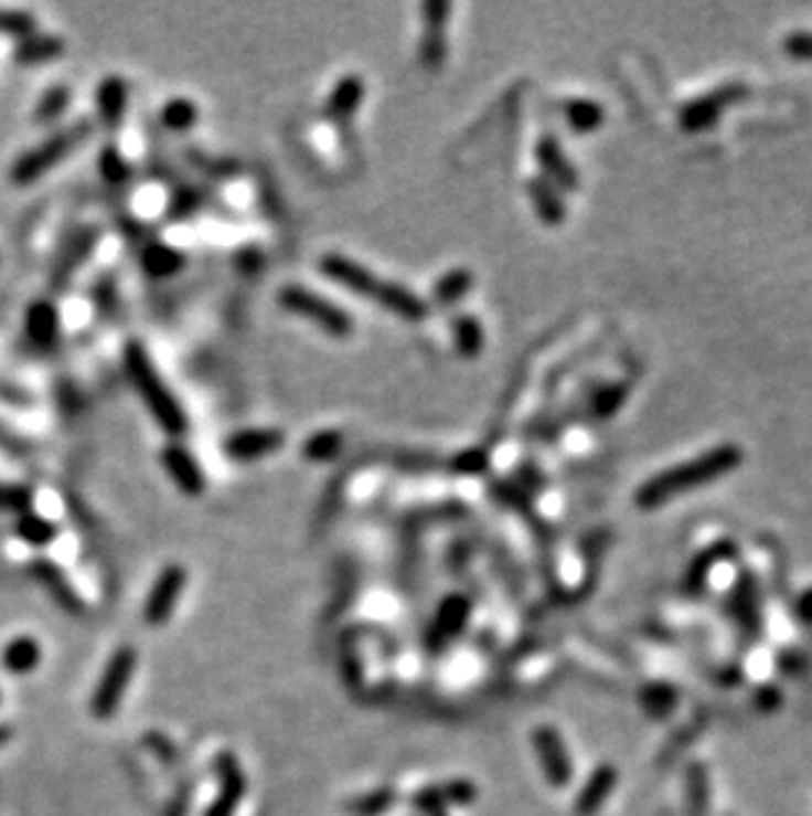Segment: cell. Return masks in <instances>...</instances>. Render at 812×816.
<instances>
[{"label": "cell", "instance_id": "obj_18", "mask_svg": "<svg viewBox=\"0 0 812 816\" xmlns=\"http://www.w3.org/2000/svg\"><path fill=\"white\" fill-rule=\"evenodd\" d=\"M364 100V80L356 77V74H349V77L338 80V85L333 87V93L328 96V117L333 119H349Z\"/></svg>", "mask_w": 812, "mask_h": 816}, {"label": "cell", "instance_id": "obj_34", "mask_svg": "<svg viewBox=\"0 0 812 816\" xmlns=\"http://www.w3.org/2000/svg\"><path fill=\"white\" fill-rule=\"evenodd\" d=\"M541 161H544L546 170H549L554 178H559L562 183H570V180H573L570 170H567L565 161H562L557 140H544V144H541Z\"/></svg>", "mask_w": 812, "mask_h": 816}, {"label": "cell", "instance_id": "obj_20", "mask_svg": "<svg viewBox=\"0 0 812 816\" xmlns=\"http://www.w3.org/2000/svg\"><path fill=\"white\" fill-rule=\"evenodd\" d=\"M40 645L32 637H17L6 645L3 650V666L11 674H30L38 669L40 664Z\"/></svg>", "mask_w": 812, "mask_h": 816}, {"label": "cell", "instance_id": "obj_15", "mask_svg": "<svg viewBox=\"0 0 812 816\" xmlns=\"http://www.w3.org/2000/svg\"><path fill=\"white\" fill-rule=\"evenodd\" d=\"M98 119L106 130H117L127 114V104H130V87H127L125 80L119 74H111V77H104L98 85Z\"/></svg>", "mask_w": 812, "mask_h": 816}, {"label": "cell", "instance_id": "obj_25", "mask_svg": "<svg viewBox=\"0 0 812 816\" xmlns=\"http://www.w3.org/2000/svg\"><path fill=\"white\" fill-rule=\"evenodd\" d=\"M536 745L541 751V759H544V764H546V772H549V777L557 782V785H562V782L567 780V761H565V751H562L559 738L549 730H541L536 734Z\"/></svg>", "mask_w": 812, "mask_h": 816}, {"label": "cell", "instance_id": "obj_27", "mask_svg": "<svg viewBox=\"0 0 812 816\" xmlns=\"http://www.w3.org/2000/svg\"><path fill=\"white\" fill-rule=\"evenodd\" d=\"M161 123L169 130H191V127L199 123V106L191 98H172L167 100L164 112H161Z\"/></svg>", "mask_w": 812, "mask_h": 816}, {"label": "cell", "instance_id": "obj_33", "mask_svg": "<svg viewBox=\"0 0 812 816\" xmlns=\"http://www.w3.org/2000/svg\"><path fill=\"white\" fill-rule=\"evenodd\" d=\"M531 195H533V201H536L538 212L544 214V220H554V222H557L562 218L559 199L552 193L549 186L541 183V180H533V183H531Z\"/></svg>", "mask_w": 812, "mask_h": 816}, {"label": "cell", "instance_id": "obj_37", "mask_svg": "<svg viewBox=\"0 0 812 816\" xmlns=\"http://www.w3.org/2000/svg\"><path fill=\"white\" fill-rule=\"evenodd\" d=\"M455 470H459V474H478V470H483V455L480 452H462V455L455 457Z\"/></svg>", "mask_w": 812, "mask_h": 816}, {"label": "cell", "instance_id": "obj_3", "mask_svg": "<svg viewBox=\"0 0 812 816\" xmlns=\"http://www.w3.org/2000/svg\"><path fill=\"white\" fill-rule=\"evenodd\" d=\"M280 305L286 307L288 312L307 317L309 322L320 326L324 333L338 336V339H346V336L354 333V320H351L346 309L338 307L335 301L324 299L320 294H314L311 288L286 286L280 292Z\"/></svg>", "mask_w": 812, "mask_h": 816}, {"label": "cell", "instance_id": "obj_28", "mask_svg": "<svg viewBox=\"0 0 812 816\" xmlns=\"http://www.w3.org/2000/svg\"><path fill=\"white\" fill-rule=\"evenodd\" d=\"M343 447V436L338 431L328 428V431H317L311 434L307 444H303V457L314 463H324V460H333V457L341 452Z\"/></svg>", "mask_w": 812, "mask_h": 816}, {"label": "cell", "instance_id": "obj_12", "mask_svg": "<svg viewBox=\"0 0 812 816\" xmlns=\"http://www.w3.org/2000/svg\"><path fill=\"white\" fill-rule=\"evenodd\" d=\"M320 269L324 278H330L338 286L349 288V292L362 294V296H375L377 278L370 273L367 267L359 265V262L349 259L343 254H324L320 259Z\"/></svg>", "mask_w": 812, "mask_h": 816}, {"label": "cell", "instance_id": "obj_5", "mask_svg": "<svg viewBox=\"0 0 812 816\" xmlns=\"http://www.w3.org/2000/svg\"><path fill=\"white\" fill-rule=\"evenodd\" d=\"M135 666H138V653H135V647H119L111 656V660H108L104 677H100L90 700V711L96 713L98 719H108L117 711L121 703V695H125L127 685H130L135 674Z\"/></svg>", "mask_w": 812, "mask_h": 816}, {"label": "cell", "instance_id": "obj_13", "mask_svg": "<svg viewBox=\"0 0 812 816\" xmlns=\"http://www.w3.org/2000/svg\"><path fill=\"white\" fill-rule=\"evenodd\" d=\"M476 801V785L470 780H455V782H446V785H436V787H425L415 795V806L417 812L423 814H441L444 808L449 806H467Z\"/></svg>", "mask_w": 812, "mask_h": 816}, {"label": "cell", "instance_id": "obj_36", "mask_svg": "<svg viewBox=\"0 0 812 816\" xmlns=\"http://www.w3.org/2000/svg\"><path fill=\"white\" fill-rule=\"evenodd\" d=\"M423 13H425V19L430 22L432 30H441V27L446 24V19H449L451 6L449 3H438V0H436V3H425Z\"/></svg>", "mask_w": 812, "mask_h": 816}, {"label": "cell", "instance_id": "obj_24", "mask_svg": "<svg viewBox=\"0 0 812 816\" xmlns=\"http://www.w3.org/2000/svg\"><path fill=\"white\" fill-rule=\"evenodd\" d=\"M70 104H72L70 85H53V87H49V91L43 93V96H40L38 106H35V114H32V119H35L38 125L56 123L61 114L70 109Z\"/></svg>", "mask_w": 812, "mask_h": 816}, {"label": "cell", "instance_id": "obj_35", "mask_svg": "<svg viewBox=\"0 0 812 816\" xmlns=\"http://www.w3.org/2000/svg\"><path fill=\"white\" fill-rule=\"evenodd\" d=\"M446 56V43L441 30H430V35L423 43V62L428 66H438Z\"/></svg>", "mask_w": 812, "mask_h": 816}, {"label": "cell", "instance_id": "obj_4", "mask_svg": "<svg viewBox=\"0 0 812 816\" xmlns=\"http://www.w3.org/2000/svg\"><path fill=\"white\" fill-rule=\"evenodd\" d=\"M736 460V452L734 449H717L713 455H707L705 460H696L688 463V468H679V470H670V474H662L660 478H654L644 491V500H662V497L675 495V491L688 489L694 481H707V478H715L717 474L730 468Z\"/></svg>", "mask_w": 812, "mask_h": 816}, {"label": "cell", "instance_id": "obj_17", "mask_svg": "<svg viewBox=\"0 0 812 816\" xmlns=\"http://www.w3.org/2000/svg\"><path fill=\"white\" fill-rule=\"evenodd\" d=\"M66 53V43L56 35H30L24 40H19L17 49H13V62L19 66H35V64H45L53 62V59L64 56Z\"/></svg>", "mask_w": 812, "mask_h": 816}, {"label": "cell", "instance_id": "obj_38", "mask_svg": "<svg viewBox=\"0 0 812 816\" xmlns=\"http://www.w3.org/2000/svg\"><path fill=\"white\" fill-rule=\"evenodd\" d=\"M789 51L797 53V56L812 59V35H794L789 40Z\"/></svg>", "mask_w": 812, "mask_h": 816}, {"label": "cell", "instance_id": "obj_32", "mask_svg": "<svg viewBox=\"0 0 812 816\" xmlns=\"http://www.w3.org/2000/svg\"><path fill=\"white\" fill-rule=\"evenodd\" d=\"M32 491L22 484H0V512H30Z\"/></svg>", "mask_w": 812, "mask_h": 816}, {"label": "cell", "instance_id": "obj_29", "mask_svg": "<svg viewBox=\"0 0 812 816\" xmlns=\"http://www.w3.org/2000/svg\"><path fill=\"white\" fill-rule=\"evenodd\" d=\"M98 170L104 174L106 183L111 186H121L130 180V165H127V159L117 151V146H106L104 151H100Z\"/></svg>", "mask_w": 812, "mask_h": 816}, {"label": "cell", "instance_id": "obj_16", "mask_svg": "<svg viewBox=\"0 0 812 816\" xmlns=\"http://www.w3.org/2000/svg\"><path fill=\"white\" fill-rule=\"evenodd\" d=\"M58 309L51 301H35V305H30V309H26L24 333L26 341L35 343V347L51 349L58 339Z\"/></svg>", "mask_w": 812, "mask_h": 816}, {"label": "cell", "instance_id": "obj_19", "mask_svg": "<svg viewBox=\"0 0 812 816\" xmlns=\"http://www.w3.org/2000/svg\"><path fill=\"white\" fill-rule=\"evenodd\" d=\"M96 241H98V233L96 231H79V233H74L72 239H70V244H66V248H64V254L58 256L56 267H53V280H56V283H66V280H70L74 269L83 265L85 256L93 252Z\"/></svg>", "mask_w": 812, "mask_h": 816}, {"label": "cell", "instance_id": "obj_11", "mask_svg": "<svg viewBox=\"0 0 812 816\" xmlns=\"http://www.w3.org/2000/svg\"><path fill=\"white\" fill-rule=\"evenodd\" d=\"M286 444V434L277 428H246L238 434L227 436L225 452L233 460H259V457L273 455V452L282 449Z\"/></svg>", "mask_w": 812, "mask_h": 816}, {"label": "cell", "instance_id": "obj_40", "mask_svg": "<svg viewBox=\"0 0 812 816\" xmlns=\"http://www.w3.org/2000/svg\"><path fill=\"white\" fill-rule=\"evenodd\" d=\"M436 816H444V814H436Z\"/></svg>", "mask_w": 812, "mask_h": 816}, {"label": "cell", "instance_id": "obj_30", "mask_svg": "<svg viewBox=\"0 0 812 816\" xmlns=\"http://www.w3.org/2000/svg\"><path fill=\"white\" fill-rule=\"evenodd\" d=\"M35 17L30 11H19V9H3L0 11V32L6 35L24 40L30 35H35Z\"/></svg>", "mask_w": 812, "mask_h": 816}, {"label": "cell", "instance_id": "obj_14", "mask_svg": "<svg viewBox=\"0 0 812 816\" xmlns=\"http://www.w3.org/2000/svg\"><path fill=\"white\" fill-rule=\"evenodd\" d=\"M375 299L381 301L385 309H391V312L404 317V320H409V322H423L430 312L428 301H425L423 296H417L412 288L402 286V283H391V280L377 283Z\"/></svg>", "mask_w": 812, "mask_h": 816}, {"label": "cell", "instance_id": "obj_26", "mask_svg": "<svg viewBox=\"0 0 812 816\" xmlns=\"http://www.w3.org/2000/svg\"><path fill=\"white\" fill-rule=\"evenodd\" d=\"M455 343L462 357H476L483 349V326L472 315H459L455 320Z\"/></svg>", "mask_w": 812, "mask_h": 816}, {"label": "cell", "instance_id": "obj_31", "mask_svg": "<svg viewBox=\"0 0 812 816\" xmlns=\"http://www.w3.org/2000/svg\"><path fill=\"white\" fill-rule=\"evenodd\" d=\"M394 801H396L394 787H383V791H375L364 795V798L354 801V804L349 806V812H354L356 816H381L394 806Z\"/></svg>", "mask_w": 812, "mask_h": 816}, {"label": "cell", "instance_id": "obj_39", "mask_svg": "<svg viewBox=\"0 0 812 816\" xmlns=\"http://www.w3.org/2000/svg\"><path fill=\"white\" fill-rule=\"evenodd\" d=\"M6 740H9V730H3V727H0V745H6Z\"/></svg>", "mask_w": 812, "mask_h": 816}, {"label": "cell", "instance_id": "obj_23", "mask_svg": "<svg viewBox=\"0 0 812 816\" xmlns=\"http://www.w3.org/2000/svg\"><path fill=\"white\" fill-rule=\"evenodd\" d=\"M58 529L53 526L49 518L38 516V512H22L17 521V537L24 539L26 544H32V548H45V544H51L53 539H56Z\"/></svg>", "mask_w": 812, "mask_h": 816}, {"label": "cell", "instance_id": "obj_8", "mask_svg": "<svg viewBox=\"0 0 812 816\" xmlns=\"http://www.w3.org/2000/svg\"><path fill=\"white\" fill-rule=\"evenodd\" d=\"M30 573L32 579L43 586L45 592L53 597V603L58 605V608H64L66 613H72V616H83L85 613V603L83 597L74 592V586L70 579H66V573L58 569L56 563L45 561V558H38V561L30 563Z\"/></svg>", "mask_w": 812, "mask_h": 816}, {"label": "cell", "instance_id": "obj_2", "mask_svg": "<svg viewBox=\"0 0 812 816\" xmlns=\"http://www.w3.org/2000/svg\"><path fill=\"white\" fill-rule=\"evenodd\" d=\"M93 135V125L87 119H79L66 130L53 133L51 138H45L43 144H38L35 148L22 153L11 167V183L17 186H30L35 180L49 174L53 167L61 165L66 157H72L79 146L85 144L87 138Z\"/></svg>", "mask_w": 812, "mask_h": 816}, {"label": "cell", "instance_id": "obj_1", "mask_svg": "<svg viewBox=\"0 0 812 816\" xmlns=\"http://www.w3.org/2000/svg\"><path fill=\"white\" fill-rule=\"evenodd\" d=\"M125 368H127V375H130L135 391H138L140 400H143V404L148 407V413L156 417V423H159L169 436L185 434L188 431L185 410L180 407L178 396L167 389L164 378L159 375V370H156L143 343L140 341L127 343Z\"/></svg>", "mask_w": 812, "mask_h": 816}, {"label": "cell", "instance_id": "obj_7", "mask_svg": "<svg viewBox=\"0 0 812 816\" xmlns=\"http://www.w3.org/2000/svg\"><path fill=\"white\" fill-rule=\"evenodd\" d=\"M470 622V600L464 595H449L438 608L436 618H432L428 634H425V645L430 653H441L451 639L459 637Z\"/></svg>", "mask_w": 812, "mask_h": 816}, {"label": "cell", "instance_id": "obj_9", "mask_svg": "<svg viewBox=\"0 0 812 816\" xmlns=\"http://www.w3.org/2000/svg\"><path fill=\"white\" fill-rule=\"evenodd\" d=\"M216 774H220L222 787L206 816H233L243 795H246V774H243L238 759L233 753H222L216 759Z\"/></svg>", "mask_w": 812, "mask_h": 816}, {"label": "cell", "instance_id": "obj_6", "mask_svg": "<svg viewBox=\"0 0 812 816\" xmlns=\"http://www.w3.org/2000/svg\"><path fill=\"white\" fill-rule=\"evenodd\" d=\"M185 582L188 573L182 565H167V569L161 571V576L156 579V584L151 586V595L146 600L143 616L148 624L161 626L172 618V613L178 608L182 597V590H185Z\"/></svg>", "mask_w": 812, "mask_h": 816}, {"label": "cell", "instance_id": "obj_10", "mask_svg": "<svg viewBox=\"0 0 812 816\" xmlns=\"http://www.w3.org/2000/svg\"><path fill=\"white\" fill-rule=\"evenodd\" d=\"M161 463H164V470L169 478L178 484L182 495L188 497L203 495V489H206V476H203L199 460H195L182 444H167L164 452H161Z\"/></svg>", "mask_w": 812, "mask_h": 816}, {"label": "cell", "instance_id": "obj_21", "mask_svg": "<svg viewBox=\"0 0 812 816\" xmlns=\"http://www.w3.org/2000/svg\"><path fill=\"white\" fill-rule=\"evenodd\" d=\"M143 267L153 278H169V275L180 273L185 267V256L167 244H151L143 254Z\"/></svg>", "mask_w": 812, "mask_h": 816}, {"label": "cell", "instance_id": "obj_22", "mask_svg": "<svg viewBox=\"0 0 812 816\" xmlns=\"http://www.w3.org/2000/svg\"><path fill=\"white\" fill-rule=\"evenodd\" d=\"M470 288H472L470 269H451V273H446L444 278L432 286V301L441 307H451L457 305L462 296H467Z\"/></svg>", "mask_w": 812, "mask_h": 816}]
</instances>
